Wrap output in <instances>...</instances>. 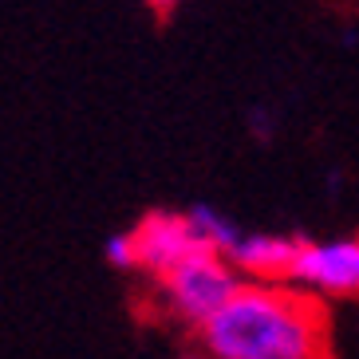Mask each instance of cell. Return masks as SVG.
I'll list each match as a JSON object with an SVG mask.
<instances>
[{
	"label": "cell",
	"mask_w": 359,
	"mask_h": 359,
	"mask_svg": "<svg viewBox=\"0 0 359 359\" xmlns=\"http://www.w3.org/2000/svg\"><path fill=\"white\" fill-rule=\"evenodd\" d=\"M198 344L210 359H336L324 304L292 285H241Z\"/></svg>",
	"instance_id": "obj_1"
},
{
	"label": "cell",
	"mask_w": 359,
	"mask_h": 359,
	"mask_svg": "<svg viewBox=\"0 0 359 359\" xmlns=\"http://www.w3.org/2000/svg\"><path fill=\"white\" fill-rule=\"evenodd\" d=\"M245 280L237 276L225 257L217 253H194L190 261H182L174 273H166L162 280H154V300L174 324L201 332L225 304H229L237 288Z\"/></svg>",
	"instance_id": "obj_2"
},
{
	"label": "cell",
	"mask_w": 359,
	"mask_h": 359,
	"mask_svg": "<svg viewBox=\"0 0 359 359\" xmlns=\"http://www.w3.org/2000/svg\"><path fill=\"white\" fill-rule=\"evenodd\" d=\"M288 285L312 300H359V233L344 237H300L296 261L288 269Z\"/></svg>",
	"instance_id": "obj_3"
},
{
	"label": "cell",
	"mask_w": 359,
	"mask_h": 359,
	"mask_svg": "<svg viewBox=\"0 0 359 359\" xmlns=\"http://www.w3.org/2000/svg\"><path fill=\"white\" fill-rule=\"evenodd\" d=\"M130 237H135V273L150 276V285L162 280L166 273H174L194 253H201L198 237H194L190 222H186V210L142 213L138 225L130 229Z\"/></svg>",
	"instance_id": "obj_4"
},
{
	"label": "cell",
	"mask_w": 359,
	"mask_h": 359,
	"mask_svg": "<svg viewBox=\"0 0 359 359\" xmlns=\"http://www.w3.org/2000/svg\"><path fill=\"white\" fill-rule=\"evenodd\" d=\"M304 233H273V229H241L237 245L225 261L237 269L245 285H288V269L296 261Z\"/></svg>",
	"instance_id": "obj_5"
},
{
	"label": "cell",
	"mask_w": 359,
	"mask_h": 359,
	"mask_svg": "<svg viewBox=\"0 0 359 359\" xmlns=\"http://www.w3.org/2000/svg\"><path fill=\"white\" fill-rule=\"evenodd\" d=\"M186 222H190L194 237H198L201 253H217V257H229V249L237 245L245 225H237L225 210L210 205V201H194L186 210Z\"/></svg>",
	"instance_id": "obj_6"
},
{
	"label": "cell",
	"mask_w": 359,
	"mask_h": 359,
	"mask_svg": "<svg viewBox=\"0 0 359 359\" xmlns=\"http://www.w3.org/2000/svg\"><path fill=\"white\" fill-rule=\"evenodd\" d=\"M245 130H249L253 142H273V138L280 135V115H276V107L253 103L245 111Z\"/></svg>",
	"instance_id": "obj_7"
},
{
	"label": "cell",
	"mask_w": 359,
	"mask_h": 359,
	"mask_svg": "<svg viewBox=\"0 0 359 359\" xmlns=\"http://www.w3.org/2000/svg\"><path fill=\"white\" fill-rule=\"evenodd\" d=\"M103 261L115 269V273H135V237L130 229H118L103 241Z\"/></svg>",
	"instance_id": "obj_8"
},
{
	"label": "cell",
	"mask_w": 359,
	"mask_h": 359,
	"mask_svg": "<svg viewBox=\"0 0 359 359\" xmlns=\"http://www.w3.org/2000/svg\"><path fill=\"white\" fill-rule=\"evenodd\" d=\"M150 8H158V12H170V8H178L182 0H147Z\"/></svg>",
	"instance_id": "obj_9"
},
{
	"label": "cell",
	"mask_w": 359,
	"mask_h": 359,
	"mask_svg": "<svg viewBox=\"0 0 359 359\" xmlns=\"http://www.w3.org/2000/svg\"><path fill=\"white\" fill-rule=\"evenodd\" d=\"M178 359H210V355H205V351L198 348V351H186V355H178Z\"/></svg>",
	"instance_id": "obj_10"
}]
</instances>
